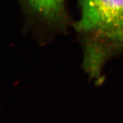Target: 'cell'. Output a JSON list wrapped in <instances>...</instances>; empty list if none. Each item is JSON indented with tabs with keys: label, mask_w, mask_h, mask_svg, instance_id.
<instances>
[{
	"label": "cell",
	"mask_w": 123,
	"mask_h": 123,
	"mask_svg": "<svg viewBox=\"0 0 123 123\" xmlns=\"http://www.w3.org/2000/svg\"><path fill=\"white\" fill-rule=\"evenodd\" d=\"M76 29L82 42L83 66L100 80L104 64L123 51V0H80Z\"/></svg>",
	"instance_id": "obj_1"
},
{
	"label": "cell",
	"mask_w": 123,
	"mask_h": 123,
	"mask_svg": "<svg viewBox=\"0 0 123 123\" xmlns=\"http://www.w3.org/2000/svg\"><path fill=\"white\" fill-rule=\"evenodd\" d=\"M65 0H27L29 6L43 19L56 22L63 14Z\"/></svg>",
	"instance_id": "obj_2"
}]
</instances>
